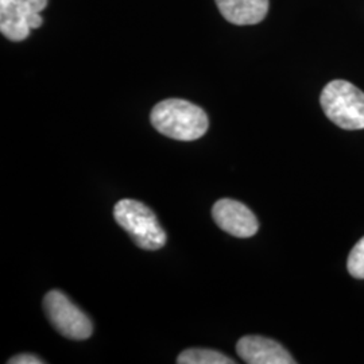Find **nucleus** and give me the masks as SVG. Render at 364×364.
I'll list each match as a JSON object with an SVG mask.
<instances>
[{"label":"nucleus","instance_id":"obj_1","mask_svg":"<svg viewBox=\"0 0 364 364\" xmlns=\"http://www.w3.org/2000/svg\"><path fill=\"white\" fill-rule=\"evenodd\" d=\"M150 120L158 132L181 142L200 139L209 126L204 109L182 99H168L158 103L151 111Z\"/></svg>","mask_w":364,"mask_h":364},{"label":"nucleus","instance_id":"obj_2","mask_svg":"<svg viewBox=\"0 0 364 364\" xmlns=\"http://www.w3.org/2000/svg\"><path fill=\"white\" fill-rule=\"evenodd\" d=\"M114 218L130 235L132 242L142 250L156 251L164 247L168 240L156 213L141 201L132 198L120 200L114 207Z\"/></svg>","mask_w":364,"mask_h":364},{"label":"nucleus","instance_id":"obj_3","mask_svg":"<svg viewBox=\"0 0 364 364\" xmlns=\"http://www.w3.org/2000/svg\"><path fill=\"white\" fill-rule=\"evenodd\" d=\"M326 117L343 130H363L364 93L344 80H333L321 92Z\"/></svg>","mask_w":364,"mask_h":364},{"label":"nucleus","instance_id":"obj_4","mask_svg":"<svg viewBox=\"0 0 364 364\" xmlns=\"http://www.w3.org/2000/svg\"><path fill=\"white\" fill-rule=\"evenodd\" d=\"M48 320L63 336L72 340L91 338L93 326L90 317L60 290L49 291L43 299Z\"/></svg>","mask_w":364,"mask_h":364},{"label":"nucleus","instance_id":"obj_5","mask_svg":"<svg viewBox=\"0 0 364 364\" xmlns=\"http://www.w3.org/2000/svg\"><path fill=\"white\" fill-rule=\"evenodd\" d=\"M48 0H0V31L10 41L19 42L30 36V31L42 26L41 11Z\"/></svg>","mask_w":364,"mask_h":364},{"label":"nucleus","instance_id":"obj_6","mask_svg":"<svg viewBox=\"0 0 364 364\" xmlns=\"http://www.w3.org/2000/svg\"><path fill=\"white\" fill-rule=\"evenodd\" d=\"M212 216L224 232L235 237H251L259 228L255 215L245 204L231 198L219 200L213 205Z\"/></svg>","mask_w":364,"mask_h":364},{"label":"nucleus","instance_id":"obj_7","mask_svg":"<svg viewBox=\"0 0 364 364\" xmlns=\"http://www.w3.org/2000/svg\"><path fill=\"white\" fill-rule=\"evenodd\" d=\"M240 359L248 364H294L296 360L284 346L263 336H245L236 344Z\"/></svg>","mask_w":364,"mask_h":364},{"label":"nucleus","instance_id":"obj_8","mask_svg":"<svg viewBox=\"0 0 364 364\" xmlns=\"http://www.w3.org/2000/svg\"><path fill=\"white\" fill-rule=\"evenodd\" d=\"M221 15L237 26L257 25L269 11V0H215Z\"/></svg>","mask_w":364,"mask_h":364},{"label":"nucleus","instance_id":"obj_9","mask_svg":"<svg viewBox=\"0 0 364 364\" xmlns=\"http://www.w3.org/2000/svg\"><path fill=\"white\" fill-rule=\"evenodd\" d=\"M180 364H234L235 360L225 356L224 353L215 350L191 348L181 352L177 358Z\"/></svg>","mask_w":364,"mask_h":364},{"label":"nucleus","instance_id":"obj_10","mask_svg":"<svg viewBox=\"0 0 364 364\" xmlns=\"http://www.w3.org/2000/svg\"><path fill=\"white\" fill-rule=\"evenodd\" d=\"M348 273L356 279H364V237L352 248L347 262Z\"/></svg>","mask_w":364,"mask_h":364},{"label":"nucleus","instance_id":"obj_11","mask_svg":"<svg viewBox=\"0 0 364 364\" xmlns=\"http://www.w3.org/2000/svg\"><path fill=\"white\" fill-rule=\"evenodd\" d=\"M45 363L43 360H41L38 356L30 355V353H21L14 356L13 359L9 360V364H42Z\"/></svg>","mask_w":364,"mask_h":364}]
</instances>
